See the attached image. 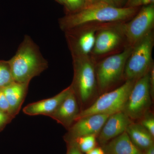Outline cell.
Returning <instances> with one entry per match:
<instances>
[{
  "label": "cell",
  "instance_id": "8fae6325",
  "mask_svg": "<svg viewBox=\"0 0 154 154\" xmlns=\"http://www.w3.org/2000/svg\"><path fill=\"white\" fill-rule=\"evenodd\" d=\"M109 115L94 114L80 119L75 122L68 130L65 138L68 142L77 138L90 135L98 134Z\"/></svg>",
  "mask_w": 154,
  "mask_h": 154
},
{
  "label": "cell",
  "instance_id": "83f0119b",
  "mask_svg": "<svg viewBox=\"0 0 154 154\" xmlns=\"http://www.w3.org/2000/svg\"><path fill=\"white\" fill-rule=\"evenodd\" d=\"M86 154H105V152L102 148L95 147Z\"/></svg>",
  "mask_w": 154,
  "mask_h": 154
},
{
  "label": "cell",
  "instance_id": "8992f818",
  "mask_svg": "<svg viewBox=\"0 0 154 154\" xmlns=\"http://www.w3.org/2000/svg\"><path fill=\"white\" fill-rule=\"evenodd\" d=\"M136 81L127 80L115 90L101 95L90 107L81 110L76 121L94 114L110 115L122 111Z\"/></svg>",
  "mask_w": 154,
  "mask_h": 154
},
{
  "label": "cell",
  "instance_id": "277c9868",
  "mask_svg": "<svg viewBox=\"0 0 154 154\" xmlns=\"http://www.w3.org/2000/svg\"><path fill=\"white\" fill-rule=\"evenodd\" d=\"M154 44V31H152L132 47L125 68V81H137L149 72L154 64L152 58Z\"/></svg>",
  "mask_w": 154,
  "mask_h": 154
},
{
  "label": "cell",
  "instance_id": "f1b7e54d",
  "mask_svg": "<svg viewBox=\"0 0 154 154\" xmlns=\"http://www.w3.org/2000/svg\"><path fill=\"white\" fill-rule=\"evenodd\" d=\"M143 154H154V145H153L148 149L144 151Z\"/></svg>",
  "mask_w": 154,
  "mask_h": 154
},
{
  "label": "cell",
  "instance_id": "d6986e66",
  "mask_svg": "<svg viewBox=\"0 0 154 154\" xmlns=\"http://www.w3.org/2000/svg\"><path fill=\"white\" fill-rule=\"evenodd\" d=\"M14 82L8 62L0 60V88H5Z\"/></svg>",
  "mask_w": 154,
  "mask_h": 154
},
{
  "label": "cell",
  "instance_id": "4316f807",
  "mask_svg": "<svg viewBox=\"0 0 154 154\" xmlns=\"http://www.w3.org/2000/svg\"><path fill=\"white\" fill-rule=\"evenodd\" d=\"M102 1L114 7L120 8L119 5H121L124 0H102Z\"/></svg>",
  "mask_w": 154,
  "mask_h": 154
},
{
  "label": "cell",
  "instance_id": "7a4b0ae2",
  "mask_svg": "<svg viewBox=\"0 0 154 154\" xmlns=\"http://www.w3.org/2000/svg\"><path fill=\"white\" fill-rule=\"evenodd\" d=\"M8 62L14 82L23 84H29L48 67L47 61L28 36H25L15 55Z\"/></svg>",
  "mask_w": 154,
  "mask_h": 154
},
{
  "label": "cell",
  "instance_id": "2e32d148",
  "mask_svg": "<svg viewBox=\"0 0 154 154\" xmlns=\"http://www.w3.org/2000/svg\"><path fill=\"white\" fill-rule=\"evenodd\" d=\"M102 146L105 154H143L133 143L126 131Z\"/></svg>",
  "mask_w": 154,
  "mask_h": 154
},
{
  "label": "cell",
  "instance_id": "f546056e",
  "mask_svg": "<svg viewBox=\"0 0 154 154\" xmlns=\"http://www.w3.org/2000/svg\"><path fill=\"white\" fill-rule=\"evenodd\" d=\"M87 6L90 5H93L99 2H101L102 0H85Z\"/></svg>",
  "mask_w": 154,
  "mask_h": 154
},
{
  "label": "cell",
  "instance_id": "603a6c76",
  "mask_svg": "<svg viewBox=\"0 0 154 154\" xmlns=\"http://www.w3.org/2000/svg\"><path fill=\"white\" fill-rule=\"evenodd\" d=\"M154 0H128L125 7L126 8H137L140 6L154 5Z\"/></svg>",
  "mask_w": 154,
  "mask_h": 154
},
{
  "label": "cell",
  "instance_id": "6da1fadb",
  "mask_svg": "<svg viewBox=\"0 0 154 154\" xmlns=\"http://www.w3.org/2000/svg\"><path fill=\"white\" fill-rule=\"evenodd\" d=\"M137 8L116 7L101 1L61 18L59 25L63 31L86 25L122 23L134 17Z\"/></svg>",
  "mask_w": 154,
  "mask_h": 154
},
{
  "label": "cell",
  "instance_id": "9c48e42d",
  "mask_svg": "<svg viewBox=\"0 0 154 154\" xmlns=\"http://www.w3.org/2000/svg\"><path fill=\"white\" fill-rule=\"evenodd\" d=\"M119 23L102 25L97 31L96 41L91 56L94 60L118 53L121 48L127 47Z\"/></svg>",
  "mask_w": 154,
  "mask_h": 154
},
{
  "label": "cell",
  "instance_id": "d4e9b609",
  "mask_svg": "<svg viewBox=\"0 0 154 154\" xmlns=\"http://www.w3.org/2000/svg\"><path fill=\"white\" fill-rule=\"evenodd\" d=\"M149 82L150 87V93L152 99L153 100L154 97V65L152 66L149 71Z\"/></svg>",
  "mask_w": 154,
  "mask_h": 154
},
{
  "label": "cell",
  "instance_id": "4fadbf2b",
  "mask_svg": "<svg viewBox=\"0 0 154 154\" xmlns=\"http://www.w3.org/2000/svg\"><path fill=\"white\" fill-rule=\"evenodd\" d=\"M80 111L79 102L72 88L70 93L49 117L68 130L75 122Z\"/></svg>",
  "mask_w": 154,
  "mask_h": 154
},
{
  "label": "cell",
  "instance_id": "44dd1931",
  "mask_svg": "<svg viewBox=\"0 0 154 154\" xmlns=\"http://www.w3.org/2000/svg\"><path fill=\"white\" fill-rule=\"evenodd\" d=\"M140 124L154 138V116L153 114L149 111L147 112L140 119Z\"/></svg>",
  "mask_w": 154,
  "mask_h": 154
},
{
  "label": "cell",
  "instance_id": "ffe728a7",
  "mask_svg": "<svg viewBox=\"0 0 154 154\" xmlns=\"http://www.w3.org/2000/svg\"><path fill=\"white\" fill-rule=\"evenodd\" d=\"M67 14L80 11L87 6L85 0H65L64 5Z\"/></svg>",
  "mask_w": 154,
  "mask_h": 154
},
{
  "label": "cell",
  "instance_id": "5b68a950",
  "mask_svg": "<svg viewBox=\"0 0 154 154\" xmlns=\"http://www.w3.org/2000/svg\"><path fill=\"white\" fill-rule=\"evenodd\" d=\"M132 48L126 47L96 62V81L100 92H105L123 79L125 64Z\"/></svg>",
  "mask_w": 154,
  "mask_h": 154
},
{
  "label": "cell",
  "instance_id": "ba28073f",
  "mask_svg": "<svg viewBox=\"0 0 154 154\" xmlns=\"http://www.w3.org/2000/svg\"><path fill=\"white\" fill-rule=\"evenodd\" d=\"M152 100L149 72L136 81L122 111L132 121L140 119L149 111Z\"/></svg>",
  "mask_w": 154,
  "mask_h": 154
},
{
  "label": "cell",
  "instance_id": "5bb4252c",
  "mask_svg": "<svg viewBox=\"0 0 154 154\" xmlns=\"http://www.w3.org/2000/svg\"><path fill=\"white\" fill-rule=\"evenodd\" d=\"M72 91L70 85L54 97L30 103L23 108V112L29 116L43 115L49 116Z\"/></svg>",
  "mask_w": 154,
  "mask_h": 154
},
{
  "label": "cell",
  "instance_id": "30bf717a",
  "mask_svg": "<svg viewBox=\"0 0 154 154\" xmlns=\"http://www.w3.org/2000/svg\"><path fill=\"white\" fill-rule=\"evenodd\" d=\"M103 25H86L65 31L72 55H91L95 45L96 33Z\"/></svg>",
  "mask_w": 154,
  "mask_h": 154
},
{
  "label": "cell",
  "instance_id": "cb8c5ba5",
  "mask_svg": "<svg viewBox=\"0 0 154 154\" xmlns=\"http://www.w3.org/2000/svg\"><path fill=\"white\" fill-rule=\"evenodd\" d=\"M13 119L10 115L0 111V131L4 129Z\"/></svg>",
  "mask_w": 154,
  "mask_h": 154
},
{
  "label": "cell",
  "instance_id": "4dcf8cb0",
  "mask_svg": "<svg viewBox=\"0 0 154 154\" xmlns=\"http://www.w3.org/2000/svg\"><path fill=\"white\" fill-rule=\"evenodd\" d=\"M55 1L60 3V4H62V5H64L65 0H55Z\"/></svg>",
  "mask_w": 154,
  "mask_h": 154
},
{
  "label": "cell",
  "instance_id": "7c38bea8",
  "mask_svg": "<svg viewBox=\"0 0 154 154\" xmlns=\"http://www.w3.org/2000/svg\"><path fill=\"white\" fill-rule=\"evenodd\" d=\"M133 121L123 111L109 116L98 134V140L102 146L126 131Z\"/></svg>",
  "mask_w": 154,
  "mask_h": 154
},
{
  "label": "cell",
  "instance_id": "3957f363",
  "mask_svg": "<svg viewBox=\"0 0 154 154\" xmlns=\"http://www.w3.org/2000/svg\"><path fill=\"white\" fill-rule=\"evenodd\" d=\"M74 76L71 85L79 105H83L95 95L97 87L96 63L91 55H72Z\"/></svg>",
  "mask_w": 154,
  "mask_h": 154
},
{
  "label": "cell",
  "instance_id": "7402d4cb",
  "mask_svg": "<svg viewBox=\"0 0 154 154\" xmlns=\"http://www.w3.org/2000/svg\"><path fill=\"white\" fill-rule=\"evenodd\" d=\"M0 111L10 115L12 118H14L12 116L10 105L3 92L2 88H0Z\"/></svg>",
  "mask_w": 154,
  "mask_h": 154
},
{
  "label": "cell",
  "instance_id": "e0dca14e",
  "mask_svg": "<svg viewBox=\"0 0 154 154\" xmlns=\"http://www.w3.org/2000/svg\"><path fill=\"white\" fill-rule=\"evenodd\" d=\"M126 132L133 143L142 151L154 145V137L140 123L132 122L128 127Z\"/></svg>",
  "mask_w": 154,
  "mask_h": 154
},
{
  "label": "cell",
  "instance_id": "ac0fdd59",
  "mask_svg": "<svg viewBox=\"0 0 154 154\" xmlns=\"http://www.w3.org/2000/svg\"><path fill=\"white\" fill-rule=\"evenodd\" d=\"M96 135H90L77 138L71 142L74 143L82 152L86 153L96 147Z\"/></svg>",
  "mask_w": 154,
  "mask_h": 154
},
{
  "label": "cell",
  "instance_id": "9a60e30c",
  "mask_svg": "<svg viewBox=\"0 0 154 154\" xmlns=\"http://www.w3.org/2000/svg\"><path fill=\"white\" fill-rule=\"evenodd\" d=\"M28 84L14 82L2 88L14 118L21 109L28 91Z\"/></svg>",
  "mask_w": 154,
  "mask_h": 154
},
{
  "label": "cell",
  "instance_id": "52a82bcc",
  "mask_svg": "<svg viewBox=\"0 0 154 154\" xmlns=\"http://www.w3.org/2000/svg\"><path fill=\"white\" fill-rule=\"evenodd\" d=\"M127 47L132 48L139 41L153 31L154 5L143 7L134 17L127 22L119 23Z\"/></svg>",
  "mask_w": 154,
  "mask_h": 154
},
{
  "label": "cell",
  "instance_id": "484cf974",
  "mask_svg": "<svg viewBox=\"0 0 154 154\" xmlns=\"http://www.w3.org/2000/svg\"><path fill=\"white\" fill-rule=\"evenodd\" d=\"M67 154H82L74 143L69 142L68 149Z\"/></svg>",
  "mask_w": 154,
  "mask_h": 154
}]
</instances>
